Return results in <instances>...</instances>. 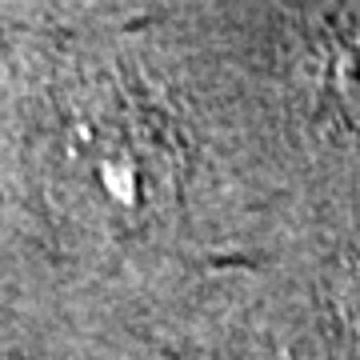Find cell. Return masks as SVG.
Segmentation results:
<instances>
[{"mask_svg": "<svg viewBox=\"0 0 360 360\" xmlns=\"http://www.w3.org/2000/svg\"><path fill=\"white\" fill-rule=\"evenodd\" d=\"M80 184L112 220H148L180 193L176 148L136 116H104L80 141Z\"/></svg>", "mask_w": 360, "mask_h": 360, "instance_id": "1", "label": "cell"}, {"mask_svg": "<svg viewBox=\"0 0 360 360\" xmlns=\"http://www.w3.org/2000/svg\"><path fill=\"white\" fill-rule=\"evenodd\" d=\"M333 89H336V96H340V108L360 124V28H352V37H348L345 44H340V52H336Z\"/></svg>", "mask_w": 360, "mask_h": 360, "instance_id": "2", "label": "cell"}]
</instances>
